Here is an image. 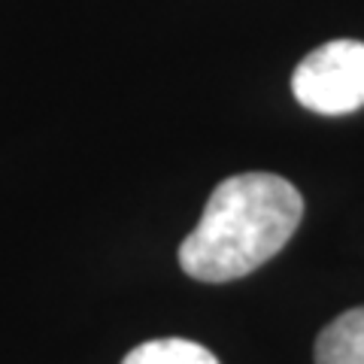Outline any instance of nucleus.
<instances>
[{"instance_id":"nucleus-1","label":"nucleus","mask_w":364,"mask_h":364,"mask_svg":"<svg viewBox=\"0 0 364 364\" xmlns=\"http://www.w3.org/2000/svg\"><path fill=\"white\" fill-rule=\"evenodd\" d=\"M304 198L277 173H237L213 188L198 228L179 246L191 279L231 282L270 261L291 240Z\"/></svg>"},{"instance_id":"nucleus-2","label":"nucleus","mask_w":364,"mask_h":364,"mask_svg":"<svg viewBox=\"0 0 364 364\" xmlns=\"http://www.w3.org/2000/svg\"><path fill=\"white\" fill-rule=\"evenodd\" d=\"M291 91L318 116H346L364 107V43L331 40L294 67Z\"/></svg>"},{"instance_id":"nucleus-3","label":"nucleus","mask_w":364,"mask_h":364,"mask_svg":"<svg viewBox=\"0 0 364 364\" xmlns=\"http://www.w3.org/2000/svg\"><path fill=\"white\" fill-rule=\"evenodd\" d=\"M316 364H364V306L340 313L322 328Z\"/></svg>"},{"instance_id":"nucleus-4","label":"nucleus","mask_w":364,"mask_h":364,"mask_svg":"<svg viewBox=\"0 0 364 364\" xmlns=\"http://www.w3.org/2000/svg\"><path fill=\"white\" fill-rule=\"evenodd\" d=\"M122 364H219V358L207 346L195 343V340L167 337V340L140 343L124 355Z\"/></svg>"}]
</instances>
